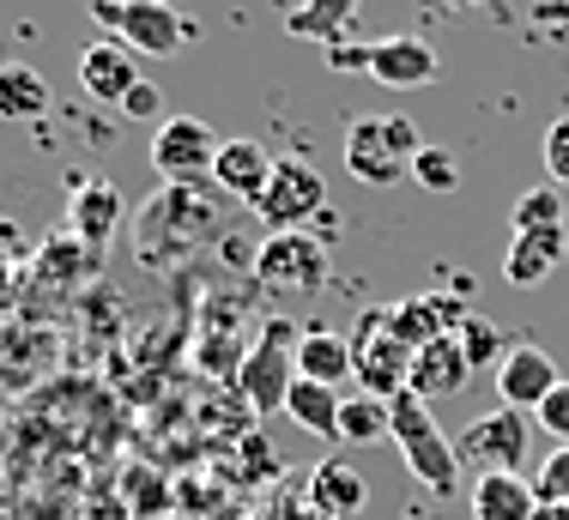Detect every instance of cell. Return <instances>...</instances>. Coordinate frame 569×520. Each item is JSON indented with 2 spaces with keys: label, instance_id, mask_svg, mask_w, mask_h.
I'll return each instance as SVG.
<instances>
[{
  "label": "cell",
  "instance_id": "1",
  "mask_svg": "<svg viewBox=\"0 0 569 520\" xmlns=\"http://www.w3.org/2000/svg\"><path fill=\"white\" fill-rule=\"evenodd\" d=\"M388 406H395V448H400L406 467H412V478L430 497H455L460 490V454H455L449 436H442V423L430 418V406L418 400V393H400V400H388Z\"/></svg>",
  "mask_w": 569,
  "mask_h": 520
},
{
  "label": "cell",
  "instance_id": "2",
  "mask_svg": "<svg viewBox=\"0 0 569 520\" xmlns=\"http://www.w3.org/2000/svg\"><path fill=\"white\" fill-rule=\"evenodd\" d=\"M133 230H140V254L152 260V267H164V260L194 249V237L212 230V207L200 200L194 182H170L164 194H152V207L140 212Z\"/></svg>",
  "mask_w": 569,
  "mask_h": 520
},
{
  "label": "cell",
  "instance_id": "3",
  "mask_svg": "<svg viewBox=\"0 0 569 520\" xmlns=\"http://www.w3.org/2000/svg\"><path fill=\"white\" fill-rule=\"evenodd\" d=\"M91 19L146 61H170L188 43V19L170 0H91Z\"/></svg>",
  "mask_w": 569,
  "mask_h": 520
},
{
  "label": "cell",
  "instance_id": "4",
  "mask_svg": "<svg viewBox=\"0 0 569 520\" xmlns=\"http://www.w3.org/2000/svg\"><path fill=\"white\" fill-rule=\"evenodd\" d=\"M297 327L291 321H267L261 327V339L249 346V358H242L237 369V393L249 400V412H279L284 400H291V388H297Z\"/></svg>",
  "mask_w": 569,
  "mask_h": 520
},
{
  "label": "cell",
  "instance_id": "5",
  "mask_svg": "<svg viewBox=\"0 0 569 520\" xmlns=\"http://www.w3.org/2000/svg\"><path fill=\"white\" fill-rule=\"evenodd\" d=\"M333 260H328V242L309 237V230H279L254 249V284L273 297H316L328 284Z\"/></svg>",
  "mask_w": 569,
  "mask_h": 520
},
{
  "label": "cell",
  "instance_id": "6",
  "mask_svg": "<svg viewBox=\"0 0 569 520\" xmlns=\"http://www.w3.org/2000/svg\"><path fill=\"white\" fill-rule=\"evenodd\" d=\"M254 218H261L267 230H303V224H316L321 212H328V182H321V170L316 163H303V158H279L273 163V182H267V194L249 207Z\"/></svg>",
  "mask_w": 569,
  "mask_h": 520
},
{
  "label": "cell",
  "instance_id": "7",
  "mask_svg": "<svg viewBox=\"0 0 569 520\" xmlns=\"http://www.w3.org/2000/svg\"><path fill=\"white\" fill-rule=\"evenodd\" d=\"M412 358L418 351L406 339L388 333L382 314H363V327L351 333V363H358V388L370 400H400L412 393Z\"/></svg>",
  "mask_w": 569,
  "mask_h": 520
},
{
  "label": "cell",
  "instance_id": "8",
  "mask_svg": "<svg viewBox=\"0 0 569 520\" xmlns=\"http://www.w3.org/2000/svg\"><path fill=\"white\" fill-rule=\"evenodd\" d=\"M333 67H358V73H370L376 86L418 91V86H437L442 54L430 49L425 37H382V43H370V49H340Z\"/></svg>",
  "mask_w": 569,
  "mask_h": 520
},
{
  "label": "cell",
  "instance_id": "9",
  "mask_svg": "<svg viewBox=\"0 0 569 520\" xmlns=\"http://www.w3.org/2000/svg\"><path fill=\"white\" fill-rule=\"evenodd\" d=\"M527 448H533L527 418L515 412V406H497V412L472 418L467 430H460L455 454H460V467H479V478H485V472H521Z\"/></svg>",
  "mask_w": 569,
  "mask_h": 520
},
{
  "label": "cell",
  "instance_id": "10",
  "mask_svg": "<svg viewBox=\"0 0 569 520\" xmlns=\"http://www.w3.org/2000/svg\"><path fill=\"white\" fill-rule=\"evenodd\" d=\"M219 152H224V140L200 116H164L152 133V170L164 182H200V176H212Z\"/></svg>",
  "mask_w": 569,
  "mask_h": 520
},
{
  "label": "cell",
  "instance_id": "11",
  "mask_svg": "<svg viewBox=\"0 0 569 520\" xmlns=\"http://www.w3.org/2000/svg\"><path fill=\"white\" fill-rule=\"evenodd\" d=\"M558 381H563L558 363L539 346H527V339H515V351L497 363V393H503V406H515V412H539L558 393Z\"/></svg>",
  "mask_w": 569,
  "mask_h": 520
},
{
  "label": "cell",
  "instance_id": "12",
  "mask_svg": "<svg viewBox=\"0 0 569 520\" xmlns=\"http://www.w3.org/2000/svg\"><path fill=\"white\" fill-rule=\"evenodd\" d=\"M79 86H86V98L121 109L133 98V86H146L140 54H133L128 43H116V37H103V43H91L86 54H79Z\"/></svg>",
  "mask_w": 569,
  "mask_h": 520
},
{
  "label": "cell",
  "instance_id": "13",
  "mask_svg": "<svg viewBox=\"0 0 569 520\" xmlns=\"http://www.w3.org/2000/svg\"><path fill=\"white\" fill-rule=\"evenodd\" d=\"M121 194L110 182H98V176H86V182H73V194H67V230H73V242H86L91 254L110 249V237L121 230Z\"/></svg>",
  "mask_w": 569,
  "mask_h": 520
},
{
  "label": "cell",
  "instance_id": "14",
  "mask_svg": "<svg viewBox=\"0 0 569 520\" xmlns=\"http://www.w3.org/2000/svg\"><path fill=\"white\" fill-rule=\"evenodd\" d=\"M346 170L358 176V182H370V188H395L412 163L388 146L382 116H363V121H351V128H346Z\"/></svg>",
  "mask_w": 569,
  "mask_h": 520
},
{
  "label": "cell",
  "instance_id": "15",
  "mask_svg": "<svg viewBox=\"0 0 569 520\" xmlns=\"http://www.w3.org/2000/svg\"><path fill=\"white\" fill-rule=\"evenodd\" d=\"M467 314L472 309L449 303V297H406V303H395V309L382 314V321H388V333H395V339H406L412 351H425L430 339L460 333V327H467Z\"/></svg>",
  "mask_w": 569,
  "mask_h": 520
},
{
  "label": "cell",
  "instance_id": "16",
  "mask_svg": "<svg viewBox=\"0 0 569 520\" xmlns=\"http://www.w3.org/2000/svg\"><path fill=\"white\" fill-rule=\"evenodd\" d=\"M297 381H321V388H333V393H340L346 381H358L351 339L333 333V327H303V339H297Z\"/></svg>",
  "mask_w": 569,
  "mask_h": 520
},
{
  "label": "cell",
  "instance_id": "17",
  "mask_svg": "<svg viewBox=\"0 0 569 520\" xmlns=\"http://www.w3.org/2000/svg\"><path fill=\"white\" fill-rule=\"evenodd\" d=\"M273 163H279V158L267 152V146H254V140H224L219 163H212V182H219L230 200L254 207V200L267 194V182H273Z\"/></svg>",
  "mask_w": 569,
  "mask_h": 520
},
{
  "label": "cell",
  "instance_id": "18",
  "mask_svg": "<svg viewBox=\"0 0 569 520\" xmlns=\"http://www.w3.org/2000/svg\"><path fill=\"white\" fill-rule=\"evenodd\" d=\"M363 502H370V484H363V472L351 467V460H321V467L309 472V509L316 514L358 520Z\"/></svg>",
  "mask_w": 569,
  "mask_h": 520
},
{
  "label": "cell",
  "instance_id": "19",
  "mask_svg": "<svg viewBox=\"0 0 569 520\" xmlns=\"http://www.w3.org/2000/svg\"><path fill=\"white\" fill-rule=\"evenodd\" d=\"M467 376H472V363H467V351H460V333L430 339V346L412 358V393L418 400H449V393H460Z\"/></svg>",
  "mask_w": 569,
  "mask_h": 520
},
{
  "label": "cell",
  "instance_id": "20",
  "mask_svg": "<svg viewBox=\"0 0 569 520\" xmlns=\"http://www.w3.org/2000/svg\"><path fill=\"white\" fill-rule=\"evenodd\" d=\"M563 242H569V224L558 230H515V242H509V254H503V279L509 284H539V279H551V267L563 260Z\"/></svg>",
  "mask_w": 569,
  "mask_h": 520
},
{
  "label": "cell",
  "instance_id": "21",
  "mask_svg": "<svg viewBox=\"0 0 569 520\" xmlns=\"http://www.w3.org/2000/svg\"><path fill=\"white\" fill-rule=\"evenodd\" d=\"M539 490L521 472H485L472 478V520H533Z\"/></svg>",
  "mask_w": 569,
  "mask_h": 520
},
{
  "label": "cell",
  "instance_id": "22",
  "mask_svg": "<svg viewBox=\"0 0 569 520\" xmlns=\"http://www.w3.org/2000/svg\"><path fill=\"white\" fill-rule=\"evenodd\" d=\"M49 103L56 98H49V79L37 67H24V61L0 67V121H37Z\"/></svg>",
  "mask_w": 569,
  "mask_h": 520
},
{
  "label": "cell",
  "instance_id": "23",
  "mask_svg": "<svg viewBox=\"0 0 569 520\" xmlns=\"http://www.w3.org/2000/svg\"><path fill=\"white\" fill-rule=\"evenodd\" d=\"M284 412L303 423L309 436H328V442H340V412H346V393L321 388V381H297L291 400H284Z\"/></svg>",
  "mask_w": 569,
  "mask_h": 520
},
{
  "label": "cell",
  "instance_id": "24",
  "mask_svg": "<svg viewBox=\"0 0 569 520\" xmlns=\"http://www.w3.org/2000/svg\"><path fill=\"white\" fill-rule=\"evenodd\" d=\"M382 436H395V406H388V400H370V393H351L346 412H340V442L376 448Z\"/></svg>",
  "mask_w": 569,
  "mask_h": 520
},
{
  "label": "cell",
  "instance_id": "25",
  "mask_svg": "<svg viewBox=\"0 0 569 520\" xmlns=\"http://www.w3.org/2000/svg\"><path fill=\"white\" fill-rule=\"evenodd\" d=\"M351 12H358V0H303V7L284 19V31L291 37H321V43H328V37H340L351 24Z\"/></svg>",
  "mask_w": 569,
  "mask_h": 520
},
{
  "label": "cell",
  "instance_id": "26",
  "mask_svg": "<svg viewBox=\"0 0 569 520\" xmlns=\"http://www.w3.org/2000/svg\"><path fill=\"white\" fill-rule=\"evenodd\" d=\"M460 351H467L472 369H491V363H503L515 351V339L497 321H485V314H467V327H460Z\"/></svg>",
  "mask_w": 569,
  "mask_h": 520
},
{
  "label": "cell",
  "instance_id": "27",
  "mask_svg": "<svg viewBox=\"0 0 569 520\" xmlns=\"http://www.w3.org/2000/svg\"><path fill=\"white\" fill-rule=\"evenodd\" d=\"M563 224V194L558 188H533L515 200V230H558Z\"/></svg>",
  "mask_w": 569,
  "mask_h": 520
},
{
  "label": "cell",
  "instance_id": "28",
  "mask_svg": "<svg viewBox=\"0 0 569 520\" xmlns=\"http://www.w3.org/2000/svg\"><path fill=\"white\" fill-rule=\"evenodd\" d=\"M412 176L418 188H430V194H449V188H460V163L449 146H425V152L412 158Z\"/></svg>",
  "mask_w": 569,
  "mask_h": 520
},
{
  "label": "cell",
  "instance_id": "29",
  "mask_svg": "<svg viewBox=\"0 0 569 520\" xmlns=\"http://www.w3.org/2000/svg\"><path fill=\"white\" fill-rule=\"evenodd\" d=\"M533 490H539V509H563L569 502V448H551L546 467L533 478Z\"/></svg>",
  "mask_w": 569,
  "mask_h": 520
},
{
  "label": "cell",
  "instance_id": "30",
  "mask_svg": "<svg viewBox=\"0 0 569 520\" xmlns=\"http://www.w3.org/2000/svg\"><path fill=\"white\" fill-rule=\"evenodd\" d=\"M533 423H539V430H546L558 448H569V381H558V393H551V400L533 412Z\"/></svg>",
  "mask_w": 569,
  "mask_h": 520
},
{
  "label": "cell",
  "instance_id": "31",
  "mask_svg": "<svg viewBox=\"0 0 569 520\" xmlns=\"http://www.w3.org/2000/svg\"><path fill=\"white\" fill-rule=\"evenodd\" d=\"M546 170H551L558 188H569V116H558L546 128Z\"/></svg>",
  "mask_w": 569,
  "mask_h": 520
},
{
  "label": "cell",
  "instance_id": "32",
  "mask_svg": "<svg viewBox=\"0 0 569 520\" xmlns=\"http://www.w3.org/2000/svg\"><path fill=\"white\" fill-rule=\"evenodd\" d=\"M382 128H388V146H395V152H400L406 163L425 152V140H418V128H412L406 116H382Z\"/></svg>",
  "mask_w": 569,
  "mask_h": 520
},
{
  "label": "cell",
  "instance_id": "33",
  "mask_svg": "<svg viewBox=\"0 0 569 520\" xmlns=\"http://www.w3.org/2000/svg\"><path fill=\"white\" fill-rule=\"evenodd\" d=\"M158 109H164V98H158L152 86H133V98L121 103V116H133V121H158Z\"/></svg>",
  "mask_w": 569,
  "mask_h": 520
},
{
  "label": "cell",
  "instance_id": "34",
  "mask_svg": "<svg viewBox=\"0 0 569 520\" xmlns=\"http://www.w3.org/2000/svg\"><path fill=\"white\" fill-rule=\"evenodd\" d=\"M418 7H430V12H467V7H485V0H418Z\"/></svg>",
  "mask_w": 569,
  "mask_h": 520
},
{
  "label": "cell",
  "instance_id": "35",
  "mask_svg": "<svg viewBox=\"0 0 569 520\" xmlns=\"http://www.w3.org/2000/svg\"><path fill=\"white\" fill-rule=\"evenodd\" d=\"M7 297H12V267L0 260V303H7Z\"/></svg>",
  "mask_w": 569,
  "mask_h": 520
},
{
  "label": "cell",
  "instance_id": "36",
  "mask_svg": "<svg viewBox=\"0 0 569 520\" xmlns=\"http://www.w3.org/2000/svg\"><path fill=\"white\" fill-rule=\"evenodd\" d=\"M546 520H569V502H563V509H546Z\"/></svg>",
  "mask_w": 569,
  "mask_h": 520
},
{
  "label": "cell",
  "instance_id": "37",
  "mask_svg": "<svg viewBox=\"0 0 569 520\" xmlns=\"http://www.w3.org/2000/svg\"><path fill=\"white\" fill-rule=\"evenodd\" d=\"M533 520H546V509H539V514H533Z\"/></svg>",
  "mask_w": 569,
  "mask_h": 520
},
{
  "label": "cell",
  "instance_id": "38",
  "mask_svg": "<svg viewBox=\"0 0 569 520\" xmlns=\"http://www.w3.org/2000/svg\"><path fill=\"white\" fill-rule=\"evenodd\" d=\"M563 12H569V7H563Z\"/></svg>",
  "mask_w": 569,
  "mask_h": 520
}]
</instances>
